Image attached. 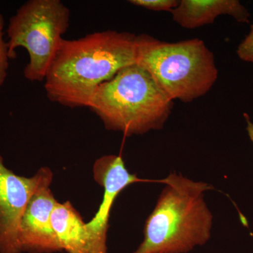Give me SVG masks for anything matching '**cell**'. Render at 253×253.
Wrapping results in <instances>:
<instances>
[{
    "label": "cell",
    "instance_id": "cell-2",
    "mask_svg": "<svg viewBox=\"0 0 253 253\" xmlns=\"http://www.w3.org/2000/svg\"><path fill=\"white\" fill-rule=\"evenodd\" d=\"M163 184L145 222L144 241L132 253H188L211 239L213 215L205 194L213 186L175 172Z\"/></svg>",
    "mask_w": 253,
    "mask_h": 253
},
{
    "label": "cell",
    "instance_id": "cell-14",
    "mask_svg": "<svg viewBox=\"0 0 253 253\" xmlns=\"http://www.w3.org/2000/svg\"><path fill=\"white\" fill-rule=\"evenodd\" d=\"M244 116L245 120H246V125H247L246 126V130H247L250 139L253 144V123L251 121V118L247 113H244Z\"/></svg>",
    "mask_w": 253,
    "mask_h": 253
},
{
    "label": "cell",
    "instance_id": "cell-3",
    "mask_svg": "<svg viewBox=\"0 0 253 253\" xmlns=\"http://www.w3.org/2000/svg\"><path fill=\"white\" fill-rule=\"evenodd\" d=\"M88 108L106 129L131 136L163 129L173 101L147 71L134 63L100 84Z\"/></svg>",
    "mask_w": 253,
    "mask_h": 253
},
{
    "label": "cell",
    "instance_id": "cell-11",
    "mask_svg": "<svg viewBox=\"0 0 253 253\" xmlns=\"http://www.w3.org/2000/svg\"><path fill=\"white\" fill-rule=\"evenodd\" d=\"M5 21L0 13V87L3 86L8 76L9 65V53L7 42L4 41Z\"/></svg>",
    "mask_w": 253,
    "mask_h": 253
},
{
    "label": "cell",
    "instance_id": "cell-7",
    "mask_svg": "<svg viewBox=\"0 0 253 253\" xmlns=\"http://www.w3.org/2000/svg\"><path fill=\"white\" fill-rule=\"evenodd\" d=\"M94 180L104 188L103 199L97 212L86 223L89 233L91 253H108L107 235L109 218L113 204L119 194L129 185L139 182H156L158 180L143 179L126 169L122 156L107 155L98 158L93 166Z\"/></svg>",
    "mask_w": 253,
    "mask_h": 253
},
{
    "label": "cell",
    "instance_id": "cell-13",
    "mask_svg": "<svg viewBox=\"0 0 253 253\" xmlns=\"http://www.w3.org/2000/svg\"><path fill=\"white\" fill-rule=\"evenodd\" d=\"M236 54L242 61L253 63V25L251 26L249 34L240 43Z\"/></svg>",
    "mask_w": 253,
    "mask_h": 253
},
{
    "label": "cell",
    "instance_id": "cell-8",
    "mask_svg": "<svg viewBox=\"0 0 253 253\" xmlns=\"http://www.w3.org/2000/svg\"><path fill=\"white\" fill-rule=\"evenodd\" d=\"M50 186L38 189L25 210L18 231L19 253L63 252L51 225V213L59 201Z\"/></svg>",
    "mask_w": 253,
    "mask_h": 253
},
{
    "label": "cell",
    "instance_id": "cell-1",
    "mask_svg": "<svg viewBox=\"0 0 253 253\" xmlns=\"http://www.w3.org/2000/svg\"><path fill=\"white\" fill-rule=\"evenodd\" d=\"M135 39L133 33L117 31L63 39L44 79L48 99L66 107L88 108L100 84L136 63Z\"/></svg>",
    "mask_w": 253,
    "mask_h": 253
},
{
    "label": "cell",
    "instance_id": "cell-5",
    "mask_svg": "<svg viewBox=\"0 0 253 253\" xmlns=\"http://www.w3.org/2000/svg\"><path fill=\"white\" fill-rule=\"evenodd\" d=\"M71 12L60 0H29L10 18L6 28L10 59L16 49L27 50L29 62L23 76L31 82L44 81L67 32Z\"/></svg>",
    "mask_w": 253,
    "mask_h": 253
},
{
    "label": "cell",
    "instance_id": "cell-9",
    "mask_svg": "<svg viewBox=\"0 0 253 253\" xmlns=\"http://www.w3.org/2000/svg\"><path fill=\"white\" fill-rule=\"evenodd\" d=\"M170 13L173 21L186 29L212 24L223 15L241 23H249L251 18L249 10L238 0H181Z\"/></svg>",
    "mask_w": 253,
    "mask_h": 253
},
{
    "label": "cell",
    "instance_id": "cell-10",
    "mask_svg": "<svg viewBox=\"0 0 253 253\" xmlns=\"http://www.w3.org/2000/svg\"><path fill=\"white\" fill-rule=\"evenodd\" d=\"M51 221L63 252L91 253L86 222L70 201L56 204Z\"/></svg>",
    "mask_w": 253,
    "mask_h": 253
},
{
    "label": "cell",
    "instance_id": "cell-6",
    "mask_svg": "<svg viewBox=\"0 0 253 253\" xmlns=\"http://www.w3.org/2000/svg\"><path fill=\"white\" fill-rule=\"evenodd\" d=\"M52 179L47 167L31 177L18 175L5 166L0 156V253H19L18 231L25 210L35 193L51 185Z\"/></svg>",
    "mask_w": 253,
    "mask_h": 253
},
{
    "label": "cell",
    "instance_id": "cell-12",
    "mask_svg": "<svg viewBox=\"0 0 253 253\" xmlns=\"http://www.w3.org/2000/svg\"><path fill=\"white\" fill-rule=\"evenodd\" d=\"M130 4L155 11H171L179 4L177 0H130Z\"/></svg>",
    "mask_w": 253,
    "mask_h": 253
},
{
    "label": "cell",
    "instance_id": "cell-4",
    "mask_svg": "<svg viewBox=\"0 0 253 253\" xmlns=\"http://www.w3.org/2000/svg\"><path fill=\"white\" fill-rule=\"evenodd\" d=\"M136 64L150 73L168 97L190 103L212 89L218 78L214 55L199 38L167 42L136 36Z\"/></svg>",
    "mask_w": 253,
    "mask_h": 253
}]
</instances>
